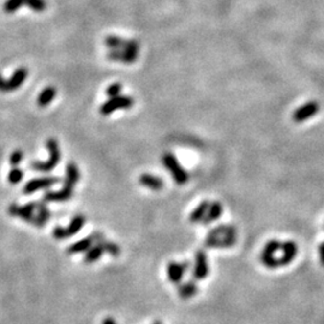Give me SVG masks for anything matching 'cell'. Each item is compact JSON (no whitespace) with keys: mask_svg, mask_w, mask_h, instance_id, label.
Masks as SVG:
<instances>
[{"mask_svg":"<svg viewBox=\"0 0 324 324\" xmlns=\"http://www.w3.org/2000/svg\"><path fill=\"white\" fill-rule=\"evenodd\" d=\"M23 5H25V0H6L2 7L6 13H13L20 10V7H22Z\"/></svg>","mask_w":324,"mask_h":324,"instance_id":"29","label":"cell"},{"mask_svg":"<svg viewBox=\"0 0 324 324\" xmlns=\"http://www.w3.org/2000/svg\"><path fill=\"white\" fill-rule=\"evenodd\" d=\"M139 184L150 190L159 191L163 187V182L159 177L151 174H142L139 177Z\"/></svg>","mask_w":324,"mask_h":324,"instance_id":"17","label":"cell"},{"mask_svg":"<svg viewBox=\"0 0 324 324\" xmlns=\"http://www.w3.org/2000/svg\"><path fill=\"white\" fill-rule=\"evenodd\" d=\"M134 106V100L130 96H119L111 97L110 100L102 103L100 107V113L102 116H110L111 113L116 112L118 110H130Z\"/></svg>","mask_w":324,"mask_h":324,"instance_id":"6","label":"cell"},{"mask_svg":"<svg viewBox=\"0 0 324 324\" xmlns=\"http://www.w3.org/2000/svg\"><path fill=\"white\" fill-rule=\"evenodd\" d=\"M25 5L35 12H44L47 9V2L45 0H25Z\"/></svg>","mask_w":324,"mask_h":324,"instance_id":"30","label":"cell"},{"mask_svg":"<svg viewBox=\"0 0 324 324\" xmlns=\"http://www.w3.org/2000/svg\"><path fill=\"white\" fill-rule=\"evenodd\" d=\"M65 174L66 175H65V182H64V184L69 185V186L75 187V185L79 182V178H81L78 167H77L73 162H70V163L66 166Z\"/></svg>","mask_w":324,"mask_h":324,"instance_id":"18","label":"cell"},{"mask_svg":"<svg viewBox=\"0 0 324 324\" xmlns=\"http://www.w3.org/2000/svg\"><path fill=\"white\" fill-rule=\"evenodd\" d=\"M167 275H168L169 281L174 285L182 282L183 278L185 276V272L182 267V263L178 262H169L168 267H167Z\"/></svg>","mask_w":324,"mask_h":324,"instance_id":"16","label":"cell"},{"mask_svg":"<svg viewBox=\"0 0 324 324\" xmlns=\"http://www.w3.org/2000/svg\"><path fill=\"white\" fill-rule=\"evenodd\" d=\"M162 164L168 169L172 178H173L174 182L177 183L178 185L186 184L188 180L187 172L180 166L179 161H178V159L175 158L174 154L169 153V151L164 153L163 155H162Z\"/></svg>","mask_w":324,"mask_h":324,"instance_id":"3","label":"cell"},{"mask_svg":"<svg viewBox=\"0 0 324 324\" xmlns=\"http://www.w3.org/2000/svg\"><path fill=\"white\" fill-rule=\"evenodd\" d=\"M318 254H320L321 264H322L324 267V241H323V243H321L320 246H318Z\"/></svg>","mask_w":324,"mask_h":324,"instance_id":"34","label":"cell"},{"mask_svg":"<svg viewBox=\"0 0 324 324\" xmlns=\"http://www.w3.org/2000/svg\"><path fill=\"white\" fill-rule=\"evenodd\" d=\"M24 159V154H23L22 150H15L10 156V164L13 167H18L20 166L21 162L23 161Z\"/></svg>","mask_w":324,"mask_h":324,"instance_id":"32","label":"cell"},{"mask_svg":"<svg viewBox=\"0 0 324 324\" xmlns=\"http://www.w3.org/2000/svg\"><path fill=\"white\" fill-rule=\"evenodd\" d=\"M55 95H57V90H55L54 87L49 86L46 87L41 93H40L38 100H36V103H38L39 107H47L53 100H54Z\"/></svg>","mask_w":324,"mask_h":324,"instance_id":"19","label":"cell"},{"mask_svg":"<svg viewBox=\"0 0 324 324\" xmlns=\"http://www.w3.org/2000/svg\"><path fill=\"white\" fill-rule=\"evenodd\" d=\"M93 245H94V241H93L92 237L84 238V239H82V240L72 244V245L68 249V254L69 255L83 254V252H87Z\"/></svg>","mask_w":324,"mask_h":324,"instance_id":"23","label":"cell"},{"mask_svg":"<svg viewBox=\"0 0 324 324\" xmlns=\"http://www.w3.org/2000/svg\"><path fill=\"white\" fill-rule=\"evenodd\" d=\"M153 324H161V322H159V321H156V322H154Z\"/></svg>","mask_w":324,"mask_h":324,"instance_id":"36","label":"cell"},{"mask_svg":"<svg viewBox=\"0 0 324 324\" xmlns=\"http://www.w3.org/2000/svg\"><path fill=\"white\" fill-rule=\"evenodd\" d=\"M103 254H105V250H103L102 246L95 244V245H93L92 248H90L86 252V256H84V263H87V264H92V263L97 262L101 257H102Z\"/></svg>","mask_w":324,"mask_h":324,"instance_id":"24","label":"cell"},{"mask_svg":"<svg viewBox=\"0 0 324 324\" xmlns=\"http://www.w3.org/2000/svg\"><path fill=\"white\" fill-rule=\"evenodd\" d=\"M36 211H38V219L41 221L42 225H46L47 221L50 219V211L47 207L46 202H38V206H36Z\"/></svg>","mask_w":324,"mask_h":324,"instance_id":"25","label":"cell"},{"mask_svg":"<svg viewBox=\"0 0 324 324\" xmlns=\"http://www.w3.org/2000/svg\"><path fill=\"white\" fill-rule=\"evenodd\" d=\"M59 182L60 179L57 177H45L29 180L24 185V187H23V193H24V195H31V193H35L36 191L39 190H44V188L53 186V185L58 184Z\"/></svg>","mask_w":324,"mask_h":324,"instance_id":"8","label":"cell"},{"mask_svg":"<svg viewBox=\"0 0 324 324\" xmlns=\"http://www.w3.org/2000/svg\"><path fill=\"white\" fill-rule=\"evenodd\" d=\"M198 293V287L195 281H188L178 287V296L182 299H188Z\"/></svg>","mask_w":324,"mask_h":324,"instance_id":"22","label":"cell"},{"mask_svg":"<svg viewBox=\"0 0 324 324\" xmlns=\"http://www.w3.org/2000/svg\"><path fill=\"white\" fill-rule=\"evenodd\" d=\"M261 262L263 265H265L269 269H275V268L281 267L280 261L274 256H261Z\"/></svg>","mask_w":324,"mask_h":324,"instance_id":"31","label":"cell"},{"mask_svg":"<svg viewBox=\"0 0 324 324\" xmlns=\"http://www.w3.org/2000/svg\"><path fill=\"white\" fill-rule=\"evenodd\" d=\"M36 206H38V202H29L25 206H18V204L13 203L9 207L7 212L11 216L21 217L22 220H24L28 224L34 225L35 227H44V225L41 224V221L38 219L36 215H34V211H36Z\"/></svg>","mask_w":324,"mask_h":324,"instance_id":"2","label":"cell"},{"mask_svg":"<svg viewBox=\"0 0 324 324\" xmlns=\"http://www.w3.org/2000/svg\"><path fill=\"white\" fill-rule=\"evenodd\" d=\"M209 274V264L207 254L203 250H198L195 255V267H193L192 276L195 280H204Z\"/></svg>","mask_w":324,"mask_h":324,"instance_id":"9","label":"cell"},{"mask_svg":"<svg viewBox=\"0 0 324 324\" xmlns=\"http://www.w3.org/2000/svg\"><path fill=\"white\" fill-rule=\"evenodd\" d=\"M230 235H237V228H235L234 226H231V225H221L212 228L210 232L208 233L207 237L208 238L230 237Z\"/></svg>","mask_w":324,"mask_h":324,"instance_id":"21","label":"cell"},{"mask_svg":"<svg viewBox=\"0 0 324 324\" xmlns=\"http://www.w3.org/2000/svg\"><path fill=\"white\" fill-rule=\"evenodd\" d=\"M222 212H224V207H222V204L217 201L212 202V203H210V206H209L206 216H204V219L202 220V225L208 226L210 225L211 222L216 221V220H219L220 217L222 216Z\"/></svg>","mask_w":324,"mask_h":324,"instance_id":"14","label":"cell"},{"mask_svg":"<svg viewBox=\"0 0 324 324\" xmlns=\"http://www.w3.org/2000/svg\"><path fill=\"white\" fill-rule=\"evenodd\" d=\"M102 324H116V322L113 318H105V320L102 321Z\"/></svg>","mask_w":324,"mask_h":324,"instance_id":"35","label":"cell"},{"mask_svg":"<svg viewBox=\"0 0 324 324\" xmlns=\"http://www.w3.org/2000/svg\"><path fill=\"white\" fill-rule=\"evenodd\" d=\"M237 243V235H230V237H214L206 238L204 240V246L206 248H232Z\"/></svg>","mask_w":324,"mask_h":324,"instance_id":"13","label":"cell"},{"mask_svg":"<svg viewBox=\"0 0 324 324\" xmlns=\"http://www.w3.org/2000/svg\"><path fill=\"white\" fill-rule=\"evenodd\" d=\"M318 112H320V105H318L317 102H315V101H311V102L305 103L301 107H299L298 110L294 111L293 120L296 121V123H302V121L312 118V116Z\"/></svg>","mask_w":324,"mask_h":324,"instance_id":"10","label":"cell"},{"mask_svg":"<svg viewBox=\"0 0 324 324\" xmlns=\"http://www.w3.org/2000/svg\"><path fill=\"white\" fill-rule=\"evenodd\" d=\"M107 57L108 59L114 60V62L131 64L137 60L138 53L127 52V50H120V49H112L110 53H108Z\"/></svg>","mask_w":324,"mask_h":324,"instance_id":"15","label":"cell"},{"mask_svg":"<svg viewBox=\"0 0 324 324\" xmlns=\"http://www.w3.org/2000/svg\"><path fill=\"white\" fill-rule=\"evenodd\" d=\"M46 148L49 151V159L46 161H34L31 162L30 167L31 169L36 172H50L58 166V163L60 162L62 155H60V148L58 144L57 140L54 138H49L46 142Z\"/></svg>","mask_w":324,"mask_h":324,"instance_id":"1","label":"cell"},{"mask_svg":"<svg viewBox=\"0 0 324 324\" xmlns=\"http://www.w3.org/2000/svg\"><path fill=\"white\" fill-rule=\"evenodd\" d=\"M28 77V70L25 68H18L10 77V79H5L0 75V92L1 93H11L20 89L25 82Z\"/></svg>","mask_w":324,"mask_h":324,"instance_id":"4","label":"cell"},{"mask_svg":"<svg viewBox=\"0 0 324 324\" xmlns=\"http://www.w3.org/2000/svg\"><path fill=\"white\" fill-rule=\"evenodd\" d=\"M97 245L102 246L103 250H105V252L110 254L111 256L116 257V256H119V255H120V248H119V246L116 245V244L111 243V241L106 240L105 238H103L102 240H101L100 243L97 244Z\"/></svg>","mask_w":324,"mask_h":324,"instance_id":"28","label":"cell"},{"mask_svg":"<svg viewBox=\"0 0 324 324\" xmlns=\"http://www.w3.org/2000/svg\"><path fill=\"white\" fill-rule=\"evenodd\" d=\"M23 177H24V172H23V169H21L20 167H13L11 171L9 172L7 180H9L10 184L17 185L22 182Z\"/></svg>","mask_w":324,"mask_h":324,"instance_id":"27","label":"cell"},{"mask_svg":"<svg viewBox=\"0 0 324 324\" xmlns=\"http://www.w3.org/2000/svg\"><path fill=\"white\" fill-rule=\"evenodd\" d=\"M105 45L111 49L127 50V52L134 53H138V50H139V44L135 40H125L114 35L107 36L105 39Z\"/></svg>","mask_w":324,"mask_h":324,"instance_id":"7","label":"cell"},{"mask_svg":"<svg viewBox=\"0 0 324 324\" xmlns=\"http://www.w3.org/2000/svg\"><path fill=\"white\" fill-rule=\"evenodd\" d=\"M84 224H86V217H84L83 215H76V216L71 220L69 227H55L54 230H53V237L57 239V240H63V239L73 237V235L77 234V233L83 228Z\"/></svg>","mask_w":324,"mask_h":324,"instance_id":"5","label":"cell"},{"mask_svg":"<svg viewBox=\"0 0 324 324\" xmlns=\"http://www.w3.org/2000/svg\"><path fill=\"white\" fill-rule=\"evenodd\" d=\"M281 250H282V256L278 258L280 265L283 267V265L291 264V263L293 262V259L296 258L297 252H298L297 244L292 240L285 241V243H282V245H281Z\"/></svg>","mask_w":324,"mask_h":324,"instance_id":"12","label":"cell"},{"mask_svg":"<svg viewBox=\"0 0 324 324\" xmlns=\"http://www.w3.org/2000/svg\"><path fill=\"white\" fill-rule=\"evenodd\" d=\"M73 196V187L64 184L59 191H47L44 195V202H65L69 201Z\"/></svg>","mask_w":324,"mask_h":324,"instance_id":"11","label":"cell"},{"mask_svg":"<svg viewBox=\"0 0 324 324\" xmlns=\"http://www.w3.org/2000/svg\"><path fill=\"white\" fill-rule=\"evenodd\" d=\"M281 245H282V243H280L278 239H272L265 244L261 256H274L276 251L281 250Z\"/></svg>","mask_w":324,"mask_h":324,"instance_id":"26","label":"cell"},{"mask_svg":"<svg viewBox=\"0 0 324 324\" xmlns=\"http://www.w3.org/2000/svg\"><path fill=\"white\" fill-rule=\"evenodd\" d=\"M120 92H121V84L113 83L107 88V90H106V94H107L110 97H116V96H119V95H120Z\"/></svg>","mask_w":324,"mask_h":324,"instance_id":"33","label":"cell"},{"mask_svg":"<svg viewBox=\"0 0 324 324\" xmlns=\"http://www.w3.org/2000/svg\"><path fill=\"white\" fill-rule=\"evenodd\" d=\"M209 206H210L209 201L201 202V203L196 207L195 210L190 214L188 220H190L191 224H200V222H202V220H203L204 216H206L207 211H208Z\"/></svg>","mask_w":324,"mask_h":324,"instance_id":"20","label":"cell"}]
</instances>
